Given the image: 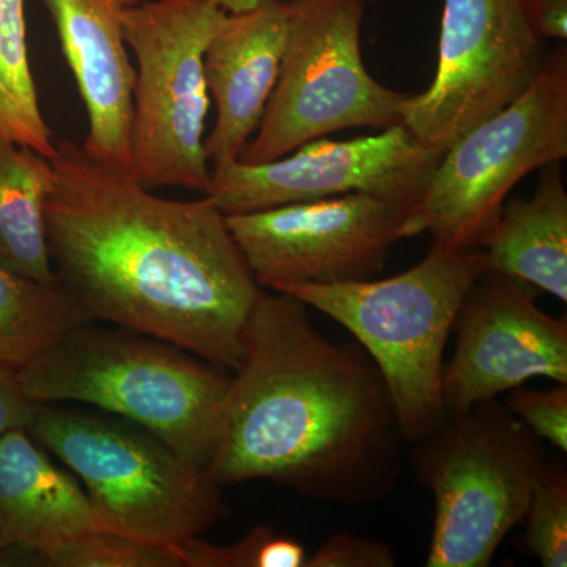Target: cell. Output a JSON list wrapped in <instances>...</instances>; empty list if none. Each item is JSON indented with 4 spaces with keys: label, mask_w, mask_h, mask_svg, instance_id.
Instances as JSON below:
<instances>
[{
    "label": "cell",
    "mask_w": 567,
    "mask_h": 567,
    "mask_svg": "<svg viewBox=\"0 0 567 567\" xmlns=\"http://www.w3.org/2000/svg\"><path fill=\"white\" fill-rule=\"evenodd\" d=\"M44 218L59 286L89 320L237 371L262 287L208 197L171 200L76 142L55 144Z\"/></svg>",
    "instance_id": "6da1fadb"
},
{
    "label": "cell",
    "mask_w": 567,
    "mask_h": 567,
    "mask_svg": "<svg viewBox=\"0 0 567 567\" xmlns=\"http://www.w3.org/2000/svg\"><path fill=\"white\" fill-rule=\"evenodd\" d=\"M404 443L363 347L330 341L303 301L262 290L205 470L213 483L267 480L316 502L364 505L398 483Z\"/></svg>",
    "instance_id": "7a4b0ae2"
},
{
    "label": "cell",
    "mask_w": 567,
    "mask_h": 567,
    "mask_svg": "<svg viewBox=\"0 0 567 567\" xmlns=\"http://www.w3.org/2000/svg\"><path fill=\"white\" fill-rule=\"evenodd\" d=\"M18 377L33 401L76 402L132 421L203 472L233 379L173 342L96 320L71 328Z\"/></svg>",
    "instance_id": "3957f363"
},
{
    "label": "cell",
    "mask_w": 567,
    "mask_h": 567,
    "mask_svg": "<svg viewBox=\"0 0 567 567\" xmlns=\"http://www.w3.org/2000/svg\"><path fill=\"white\" fill-rule=\"evenodd\" d=\"M487 270L483 248L446 251L432 245L404 274L386 279L297 284L289 293L342 324L385 377L406 443L445 421L443 354L458 309Z\"/></svg>",
    "instance_id": "277c9868"
},
{
    "label": "cell",
    "mask_w": 567,
    "mask_h": 567,
    "mask_svg": "<svg viewBox=\"0 0 567 567\" xmlns=\"http://www.w3.org/2000/svg\"><path fill=\"white\" fill-rule=\"evenodd\" d=\"M28 431L78 477L100 529L181 550L226 514L207 473L132 421L40 404Z\"/></svg>",
    "instance_id": "5b68a950"
},
{
    "label": "cell",
    "mask_w": 567,
    "mask_h": 567,
    "mask_svg": "<svg viewBox=\"0 0 567 567\" xmlns=\"http://www.w3.org/2000/svg\"><path fill=\"white\" fill-rule=\"evenodd\" d=\"M415 475L434 496L427 567H487L520 525L547 464L546 443L503 401L481 402L412 443Z\"/></svg>",
    "instance_id": "8992f818"
},
{
    "label": "cell",
    "mask_w": 567,
    "mask_h": 567,
    "mask_svg": "<svg viewBox=\"0 0 567 567\" xmlns=\"http://www.w3.org/2000/svg\"><path fill=\"white\" fill-rule=\"evenodd\" d=\"M227 11L216 0H151L123 13L136 59L132 173L144 188L207 192L205 50Z\"/></svg>",
    "instance_id": "52a82bcc"
},
{
    "label": "cell",
    "mask_w": 567,
    "mask_h": 567,
    "mask_svg": "<svg viewBox=\"0 0 567 567\" xmlns=\"http://www.w3.org/2000/svg\"><path fill=\"white\" fill-rule=\"evenodd\" d=\"M567 158V48L559 43L513 103L446 148L416 205L439 248L483 246L507 196L528 174Z\"/></svg>",
    "instance_id": "ba28073f"
},
{
    "label": "cell",
    "mask_w": 567,
    "mask_h": 567,
    "mask_svg": "<svg viewBox=\"0 0 567 567\" xmlns=\"http://www.w3.org/2000/svg\"><path fill=\"white\" fill-rule=\"evenodd\" d=\"M368 0H289V31L278 82L240 162H274L327 134L402 125L409 93L365 70L361 28Z\"/></svg>",
    "instance_id": "9c48e42d"
},
{
    "label": "cell",
    "mask_w": 567,
    "mask_h": 567,
    "mask_svg": "<svg viewBox=\"0 0 567 567\" xmlns=\"http://www.w3.org/2000/svg\"><path fill=\"white\" fill-rule=\"evenodd\" d=\"M415 208L353 193L224 216L256 282L278 292L375 278L399 240L423 234Z\"/></svg>",
    "instance_id": "30bf717a"
},
{
    "label": "cell",
    "mask_w": 567,
    "mask_h": 567,
    "mask_svg": "<svg viewBox=\"0 0 567 567\" xmlns=\"http://www.w3.org/2000/svg\"><path fill=\"white\" fill-rule=\"evenodd\" d=\"M543 63L520 0H445L434 81L402 103V125L446 151L527 91Z\"/></svg>",
    "instance_id": "8fae6325"
},
{
    "label": "cell",
    "mask_w": 567,
    "mask_h": 567,
    "mask_svg": "<svg viewBox=\"0 0 567 567\" xmlns=\"http://www.w3.org/2000/svg\"><path fill=\"white\" fill-rule=\"evenodd\" d=\"M445 152L417 141L404 125L357 140L319 137L274 162L212 167L204 196L223 215L353 193L416 207Z\"/></svg>",
    "instance_id": "7c38bea8"
},
{
    "label": "cell",
    "mask_w": 567,
    "mask_h": 567,
    "mask_svg": "<svg viewBox=\"0 0 567 567\" xmlns=\"http://www.w3.org/2000/svg\"><path fill=\"white\" fill-rule=\"evenodd\" d=\"M453 331L456 349L442 375L446 416L539 377L567 385V323L537 308L528 284L487 268L466 293Z\"/></svg>",
    "instance_id": "4fadbf2b"
},
{
    "label": "cell",
    "mask_w": 567,
    "mask_h": 567,
    "mask_svg": "<svg viewBox=\"0 0 567 567\" xmlns=\"http://www.w3.org/2000/svg\"><path fill=\"white\" fill-rule=\"evenodd\" d=\"M50 11L63 58L76 82L89 130L84 151L132 171L136 69L123 33V13L142 0H40Z\"/></svg>",
    "instance_id": "5bb4252c"
},
{
    "label": "cell",
    "mask_w": 567,
    "mask_h": 567,
    "mask_svg": "<svg viewBox=\"0 0 567 567\" xmlns=\"http://www.w3.org/2000/svg\"><path fill=\"white\" fill-rule=\"evenodd\" d=\"M289 2L262 0L241 13H229L205 50L208 92L216 106L215 125L205 137L210 167L240 159L259 128L278 82Z\"/></svg>",
    "instance_id": "9a60e30c"
},
{
    "label": "cell",
    "mask_w": 567,
    "mask_h": 567,
    "mask_svg": "<svg viewBox=\"0 0 567 567\" xmlns=\"http://www.w3.org/2000/svg\"><path fill=\"white\" fill-rule=\"evenodd\" d=\"M96 529L78 477L54 464L28 429L0 436V535L7 550H48Z\"/></svg>",
    "instance_id": "2e32d148"
},
{
    "label": "cell",
    "mask_w": 567,
    "mask_h": 567,
    "mask_svg": "<svg viewBox=\"0 0 567 567\" xmlns=\"http://www.w3.org/2000/svg\"><path fill=\"white\" fill-rule=\"evenodd\" d=\"M487 268L567 301V193L561 166L539 169L529 199L506 200L483 246Z\"/></svg>",
    "instance_id": "e0dca14e"
},
{
    "label": "cell",
    "mask_w": 567,
    "mask_h": 567,
    "mask_svg": "<svg viewBox=\"0 0 567 567\" xmlns=\"http://www.w3.org/2000/svg\"><path fill=\"white\" fill-rule=\"evenodd\" d=\"M54 182L51 159L0 137V265L43 284L58 282L44 218Z\"/></svg>",
    "instance_id": "ac0fdd59"
},
{
    "label": "cell",
    "mask_w": 567,
    "mask_h": 567,
    "mask_svg": "<svg viewBox=\"0 0 567 567\" xmlns=\"http://www.w3.org/2000/svg\"><path fill=\"white\" fill-rule=\"evenodd\" d=\"M89 317L55 284L33 281L0 265V364L20 371Z\"/></svg>",
    "instance_id": "d6986e66"
},
{
    "label": "cell",
    "mask_w": 567,
    "mask_h": 567,
    "mask_svg": "<svg viewBox=\"0 0 567 567\" xmlns=\"http://www.w3.org/2000/svg\"><path fill=\"white\" fill-rule=\"evenodd\" d=\"M25 0H0V137L55 155L29 61Z\"/></svg>",
    "instance_id": "ffe728a7"
},
{
    "label": "cell",
    "mask_w": 567,
    "mask_h": 567,
    "mask_svg": "<svg viewBox=\"0 0 567 567\" xmlns=\"http://www.w3.org/2000/svg\"><path fill=\"white\" fill-rule=\"evenodd\" d=\"M22 561L50 567H185L181 550L152 546L117 533L96 529L63 546L41 551L17 550Z\"/></svg>",
    "instance_id": "44dd1931"
},
{
    "label": "cell",
    "mask_w": 567,
    "mask_h": 567,
    "mask_svg": "<svg viewBox=\"0 0 567 567\" xmlns=\"http://www.w3.org/2000/svg\"><path fill=\"white\" fill-rule=\"evenodd\" d=\"M525 548L544 567L567 566V473L548 458L540 470L524 517Z\"/></svg>",
    "instance_id": "7402d4cb"
},
{
    "label": "cell",
    "mask_w": 567,
    "mask_h": 567,
    "mask_svg": "<svg viewBox=\"0 0 567 567\" xmlns=\"http://www.w3.org/2000/svg\"><path fill=\"white\" fill-rule=\"evenodd\" d=\"M181 550L185 567H305L308 559L303 544L278 535L268 525L252 528L230 546H216L197 536Z\"/></svg>",
    "instance_id": "603a6c76"
},
{
    "label": "cell",
    "mask_w": 567,
    "mask_h": 567,
    "mask_svg": "<svg viewBox=\"0 0 567 567\" xmlns=\"http://www.w3.org/2000/svg\"><path fill=\"white\" fill-rule=\"evenodd\" d=\"M503 404L539 436L563 454L567 453V385L555 383L550 390L518 386L505 393Z\"/></svg>",
    "instance_id": "cb8c5ba5"
},
{
    "label": "cell",
    "mask_w": 567,
    "mask_h": 567,
    "mask_svg": "<svg viewBox=\"0 0 567 567\" xmlns=\"http://www.w3.org/2000/svg\"><path fill=\"white\" fill-rule=\"evenodd\" d=\"M393 548L382 540L341 532L308 555L305 567H393Z\"/></svg>",
    "instance_id": "d4e9b609"
},
{
    "label": "cell",
    "mask_w": 567,
    "mask_h": 567,
    "mask_svg": "<svg viewBox=\"0 0 567 567\" xmlns=\"http://www.w3.org/2000/svg\"><path fill=\"white\" fill-rule=\"evenodd\" d=\"M39 406L40 402L22 388L18 371L0 364V436L14 429H28Z\"/></svg>",
    "instance_id": "484cf974"
},
{
    "label": "cell",
    "mask_w": 567,
    "mask_h": 567,
    "mask_svg": "<svg viewBox=\"0 0 567 567\" xmlns=\"http://www.w3.org/2000/svg\"><path fill=\"white\" fill-rule=\"evenodd\" d=\"M533 31L540 40L567 39V0H520Z\"/></svg>",
    "instance_id": "4316f807"
},
{
    "label": "cell",
    "mask_w": 567,
    "mask_h": 567,
    "mask_svg": "<svg viewBox=\"0 0 567 567\" xmlns=\"http://www.w3.org/2000/svg\"><path fill=\"white\" fill-rule=\"evenodd\" d=\"M216 2L227 13H241V11L251 10L259 6L262 0H216ZM368 2H379V0H368Z\"/></svg>",
    "instance_id": "83f0119b"
},
{
    "label": "cell",
    "mask_w": 567,
    "mask_h": 567,
    "mask_svg": "<svg viewBox=\"0 0 567 567\" xmlns=\"http://www.w3.org/2000/svg\"><path fill=\"white\" fill-rule=\"evenodd\" d=\"M7 550V544H6V540H3V537L2 535H0V555L3 554V551Z\"/></svg>",
    "instance_id": "f1b7e54d"
}]
</instances>
